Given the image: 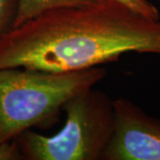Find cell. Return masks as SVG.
<instances>
[{
	"label": "cell",
	"instance_id": "1",
	"mask_svg": "<svg viewBox=\"0 0 160 160\" xmlns=\"http://www.w3.org/2000/svg\"><path fill=\"white\" fill-rule=\"evenodd\" d=\"M160 55V19L116 0L46 11L0 38V69L73 71L126 52Z\"/></svg>",
	"mask_w": 160,
	"mask_h": 160
},
{
	"label": "cell",
	"instance_id": "8",
	"mask_svg": "<svg viewBox=\"0 0 160 160\" xmlns=\"http://www.w3.org/2000/svg\"><path fill=\"white\" fill-rule=\"evenodd\" d=\"M22 159L15 140L0 144V160Z\"/></svg>",
	"mask_w": 160,
	"mask_h": 160
},
{
	"label": "cell",
	"instance_id": "3",
	"mask_svg": "<svg viewBox=\"0 0 160 160\" xmlns=\"http://www.w3.org/2000/svg\"><path fill=\"white\" fill-rule=\"evenodd\" d=\"M63 127L46 136L26 130L15 138L22 159L100 160L113 135V100L93 87L69 99Z\"/></svg>",
	"mask_w": 160,
	"mask_h": 160
},
{
	"label": "cell",
	"instance_id": "5",
	"mask_svg": "<svg viewBox=\"0 0 160 160\" xmlns=\"http://www.w3.org/2000/svg\"><path fill=\"white\" fill-rule=\"evenodd\" d=\"M101 0H18V11L12 29L52 9L92 5Z\"/></svg>",
	"mask_w": 160,
	"mask_h": 160
},
{
	"label": "cell",
	"instance_id": "2",
	"mask_svg": "<svg viewBox=\"0 0 160 160\" xmlns=\"http://www.w3.org/2000/svg\"><path fill=\"white\" fill-rule=\"evenodd\" d=\"M102 67L73 71L0 69V144L32 127L57 122L69 99L104 79Z\"/></svg>",
	"mask_w": 160,
	"mask_h": 160
},
{
	"label": "cell",
	"instance_id": "4",
	"mask_svg": "<svg viewBox=\"0 0 160 160\" xmlns=\"http://www.w3.org/2000/svg\"><path fill=\"white\" fill-rule=\"evenodd\" d=\"M113 135L103 160H160V119L126 98L113 100Z\"/></svg>",
	"mask_w": 160,
	"mask_h": 160
},
{
	"label": "cell",
	"instance_id": "6",
	"mask_svg": "<svg viewBox=\"0 0 160 160\" xmlns=\"http://www.w3.org/2000/svg\"><path fill=\"white\" fill-rule=\"evenodd\" d=\"M18 11V0H0V38L12 29Z\"/></svg>",
	"mask_w": 160,
	"mask_h": 160
},
{
	"label": "cell",
	"instance_id": "7",
	"mask_svg": "<svg viewBox=\"0 0 160 160\" xmlns=\"http://www.w3.org/2000/svg\"><path fill=\"white\" fill-rule=\"evenodd\" d=\"M120 3L129 6L134 11L142 13L147 17L152 18L154 20H159L160 14L158 8L149 2L148 0H116Z\"/></svg>",
	"mask_w": 160,
	"mask_h": 160
}]
</instances>
